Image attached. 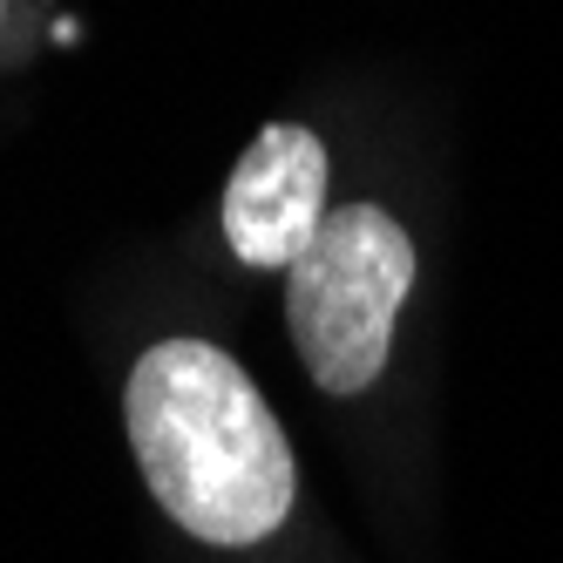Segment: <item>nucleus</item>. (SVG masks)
<instances>
[{"mask_svg":"<svg viewBox=\"0 0 563 563\" xmlns=\"http://www.w3.org/2000/svg\"><path fill=\"white\" fill-rule=\"evenodd\" d=\"M130 449L190 537L245 550L292 516V449L265 394L211 340H164L130 374Z\"/></svg>","mask_w":563,"mask_h":563,"instance_id":"1","label":"nucleus"},{"mask_svg":"<svg viewBox=\"0 0 563 563\" xmlns=\"http://www.w3.org/2000/svg\"><path fill=\"white\" fill-rule=\"evenodd\" d=\"M286 272V319L306 374L327 394H367L387 367L400 299L415 286L408 231L380 205H340Z\"/></svg>","mask_w":563,"mask_h":563,"instance_id":"2","label":"nucleus"},{"mask_svg":"<svg viewBox=\"0 0 563 563\" xmlns=\"http://www.w3.org/2000/svg\"><path fill=\"white\" fill-rule=\"evenodd\" d=\"M327 224V150L299 123H265L224 184V238L245 265H292Z\"/></svg>","mask_w":563,"mask_h":563,"instance_id":"3","label":"nucleus"}]
</instances>
